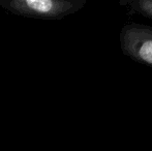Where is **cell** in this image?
Wrapping results in <instances>:
<instances>
[{
	"label": "cell",
	"mask_w": 152,
	"mask_h": 151,
	"mask_svg": "<svg viewBox=\"0 0 152 151\" xmlns=\"http://www.w3.org/2000/svg\"><path fill=\"white\" fill-rule=\"evenodd\" d=\"M87 0H0V6L10 14L39 20H61L76 14Z\"/></svg>",
	"instance_id": "obj_1"
},
{
	"label": "cell",
	"mask_w": 152,
	"mask_h": 151,
	"mask_svg": "<svg viewBox=\"0 0 152 151\" xmlns=\"http://www.w3.org/2000/svg\"><path fill=\"white\" fill-rule=\"evenodd\" d=\"M119 42L124 56L152 67V25L126 23L120 30Z\"/></svg>",
	"instance_id": "obj_2"
},
{
	"label": "cell",
	"mask_w": 152,
	"mask_h": 151,
	"mask_svg": "<svg viewBox=\"0 0 152 151\" xmlns=\"http://www.w3.org/2000/svg\"><path fill=\"white\" fill-rule=\"evenodd\" d=\"M118 4L129 16H140L152 20V0H120Z\"/></svg>",
	"instance_id": "obj_3"
},
{
	"label": "cell",
	"mask_w": 152,
	"mask_h": 151,
	"mask_svg": "<svg viewBox=\"0 0 152 151\" xmlns=\"http://www.w3.org/2000/svg\"><path fill=\"white\" fill-rule=\"evenodd\" d=\"M151 151H152V150H151Z\"/></svg>",
	"instance_id": "obj_4"
}]
</instances>
